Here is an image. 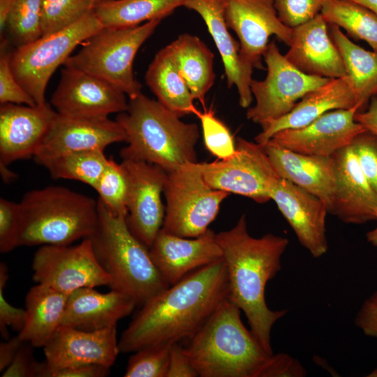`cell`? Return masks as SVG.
<instances>
[{
    "label": "cell",
    "instance_id": "cell-34",
    "mask_svg": "<svg viewBox=\"0 0 377 377\" xmlns=\"http://www.w3.org/2000/svg\"><path fill=\"white\" fill-rule=\"evenodd\" d=\"M108 161L103 150H84L58 156L42 165L54 179L76 180L94 188Z\"/></svg>",
    "mask_w": 377,
    "mask_h": 377
},
{
    "label": "cell",
    "instance_id": "cell-7",
    "mask_svg": "<svg viewBox=\"0 0 377 377\" xmlns=\"http://www.w3.org/2000/svg\"><path fill=\"white\" fill-rule=\"evenodd\" d=\"M161 20L131 27H103L84 40L80 50L71 55L64 66L94 75L121 91L129 99L134 98L142 93V85L133 74L135 57Z\"/></svg>",
    "mask_w": 377,
    "mask_h": 377
},
{
    "label": "cell",
    "instance_id": "cell-17",
    "mask_svg": "<svg viewBox=\"0 0 377 377\" xmlns=\"http://www.w3.org/2000/svg\"><path fill=\"white\" fill-rule=\"evenodd\" d=\"M125 131L117 120L107 118H82L57 112L37 152L40 165L69 152L103 150L109 145L126 142Z\"/></svg>",
    "mask_w": 377,
    "mask_h": 377
},
{
    "label": "cell",
    "instance_id": "cell-55",
    "mask_svg": "<svg viewBox=\"0 0 377 377\" xmlns=\"http://www.w3.org/2000/svg\"><path fill=\"white\" fill-rule=\"evenodd\" d=\"M369 376L377 377V369L371 372Z\"/></svg>",
    "mask_w": 377,
    "mask_h": 377
},
{
    "label": "cell",
    "instance_id": "cell-42",
    "mask_svg": "<svg viewBox=\"0 0 377 377\" xmlns=\"http://www.w3.org/2000/svg\"><path fill=\"white\" fill-rule=\"evenodd\" d=\"M350 145L363 174L377 193V135L366 130Z\"/></svg>",
    "mask_w": 377,
    "mask_h": 377
},
{
    "label": "cell",
    "instance_id": "cell-12",
    "mask_svg": "<svg viewBox=\"0 0 377 377\" xmlns=\"http://www.w3.org/2000/svg\"><path fill=\"white\" fill-rule=\"evenodd\" d=\"M31 267L35 282L67 295L82 288L110 283L89 238L75 246H41L34 254Z\"/></svg>",
    "mask_w": 377,
    "mask_h": 377
},
{
    "label": "cell",
    "instance_id": "cell-32",
    "mask_svg": "<svg viewBox=\"0 0 377 377\" xmlns=\"http://www.w3.org/2000/svg\"><path fill=\"white\" fill-rule=\"evenodd\" d=\"M186 0H97L94 11L103 27L123 28L165 17Z\"/></svg>",
    "mask_w": 377,
    "mask_h": 377
},
{
    "label": "cell",
    "instance_id": "cell-43",
    "mask_svg": "<svg viewBox=\"0 0 377 377\" xmlns=\"http://www.w3.org/2000/svg\"><path fill=\"white\" fill-rule=\"evenodd\" d=\"M20 227V204L0 199V251L8 253L18 246Z\"/></svg>",
    "mask_w": 377,
    "mask_h": 377
},
{
    "label": "cell",
    "instance_id": "cell-5",
    "mask_svg": "<svg viewBox=\"0 0 377 377\" xmlns=\"http://www.w3.org/2000/svg\"><path fill=\"white\" fill-rule=\"evenodd\" d=\"M98 219L89 238L96 258L110 278L111 290L142 305L170 286L149 249L130 231L126 216L112 214L98 198Z\"/></svg>",
    "mask_w": 377,
    "mask_h": 377
},
{
    "label": "cell",
    "instance_id": "cell-11",
    "mask_svg": "<svg viewBox=\"0 0 377 377\" xmlns=\"http://www.w3.org/2000/svg\"><path fill=\"white\" fill-rule=\"evenodd\" d=\"M202 163L204 179L212 188L258 203L271 200L272 190L281 178L264 145L242 138H237L235 152L230 157Z\"/></svg>",
    "mask_w": 377,
    "mask_h": 377
},
{
    "label": "cell",
    "instance_id": "cell-25",
    "mask_svg": "<svg viewBox=\"0 0 377 377\" xmlns=\"http://www.w3.org/2000/svg\"><path fill=\"white\" fill-rule=\"evenodd\" d=\"M137 306L129 296L111 290L107 293L94 288H82L67 299L61 325L84 331H97L117 326Z\"/></svg>",
    "mask_w": 377,
    "mask_h": 377
},
{
    "label": "cell",
    "instance_id": "cell-3",
    "mask_svg": "<svg viewBox=\"0 0 377 377\" xmlns=\"http://www.w3.org/2000/svg\"><path fill=\"white\" fill-rule=\"evenodd\" d=\"M180 118L142 93L129 99L127 110L116 118L126 136L127 145L119 151L122 160L154 164L167 173L198 162V126Z\"/></svg>",
    "mask_w": 377,
    "mask_h": 377
},
{
    "label": "cell",
    "instance_id": "cell-52",
    "mask_svg": "<svg viewBox=\"0 0 377 377\" xmlns=\"http://www.w3.org/2000/svg\"><path fill=\"white\" fill-rule=\"evenodd\" d=\"M15 0H0V33L1 36L6 28V19Z\"/></svg>",
    "mask_w": 377,
    "mask_h": 377
},
{
    "label": "cell",
    "instance_id": "cell-20",
    "mask_svg": "<svg viewBox=\"0 0 377 377\" xmlns=\"http://www.w3.org/2000/svg\"><path fill=\"white\" fill-rule=\"evenodd\" d=\"M57 113L51 105L13 103L0 107V166L34 156Z\"/></svg>",
    "mask_w": 377,
    "mask_h": 377
},
{
    "label": "cell",
    "instance_id": "cell-50",
    "mask_svg": "<svg viewBox=\"0 0 377 377\" xmlns=\"http://www.w3.org/2000/svg\"><path fill=\"white\" fill-rule=\"evenodd\" d=\"M355 119L367 131L377 135V96L371 98L364 110L356 112Z\"/></svg>",
    "mask_w": 377,
    "mask_h": 377
},
{
    "label": "cell",
    "instance_id": "cell-44",
    "mask_svg": "<svg viewBox=\"0 0 377 377\" xmlns=\"http://www.w3.org/2000/svg\"><path fill=\"white\" fill-rule=\"evenodd\" d=\"M8 269L0 263V332L4 339L9 338L8 327L18 332L23 329L26 320V310L15 307L5 298L4 289L8 281Z\"/></svg>",
    "mask_w": 377,
    "mask_h": 377
},
{
    "label": "cell",
    "instance_id": "cell-21",
    "mask_svg": "<svg viewBox=\"0 0 377 377\" xmlns=\"http://www.w3.org/2000/svg\"><path fill=\"white\" fill-rule=\"evenodd\" d=\"M334 188L329 213L346 223L376 220L377 193L363 174L351 145L332 155Z\"/></svg>",
    "mask_w": 377,
    "mask_h": 377
},
{
    "label": "cell",
    "instance_id": "cell-31",
    "mask_svg": "<svg viewBox=\"0 0 377 377\" xmlns=\"http://www.w3.org/2000/svg\"><path fill=\"white\" fill-rule=\"evenodd\" d=\"M330 28L331 37L343 59L359 112L363 111L371 98L377 96V52L357 45L337 26L331 25Z\"/></svg>",
    "mask_w": 377,
    "mask_h": 377
},
{
    "label": "cell",
    "instance_id": "cell-28",
    "mask_svg": "<svg viewBox=\"0 0 377 377\" xmlns=\"http://www.w3.org/2000/svg\"><path fill=\"white\" fill-rule=\"evenodd\" d=\"M68 295L38 283L31 287L25 297L26 320L18 337L34 347L43 348L61 324Z\"/></svg>",
    "mask_w": 377,
    "mask_h": 377
},
{
    "label": "cell",
    "instance_id": "cell-45",
    "mask_svg": "<svg viewBox=\"0 0 377 377\" xmlns=\"http://www.w3.org/2000/svg\"><path fill=\"white\" fill-rule=\"evenodd\" d=\"M306 371L302 364L286 353L272 354L260 377H303Z\"/></svg>",
    "mask_w": 377,
    "mask_h": 377
},
{
    "label": "cell",
    "instance_id": "cell-49",
    "mask_svg": "<svg viewBox=\"0 0 377 377\" xmlns=\"http://www.w3.org/2000/svg\"><path fill=\"white\" fill-rule=\"evenodd\" d=\"M110 369L101 364H82L54 370L47 377H105L109 374Z\"/></svg>",
    "mask_w": 377,
    "mask_h": 377
},
{
    "label": "cell",
    "instance_id": "cell-38",
    "mask_svg": "<svg viewBox=\"0 0 377 377\" xmlns=\"http://www.w3.org/2000/svg\"><path fill=\"white\" fill-rule=\"evenodd\" d=\"M170 343H159L141 348L128 362L125 377H166Z\"/></svg>",
    "mask_w": 377,
    "mask_h": 377
},
{
    "label": "cell",
    "instance_id": "cell-16",
    "mask_svg": "<svg viewBox=\"0 0 377 377\" xmlns=\"http://www.w3.org/2000/svg\"><path fill=\"white\" fill-rule=\"evenodd\" d=\"M51 103L61 114L107 118L128 108L126 95L110 83L84 71L64 67Z\"/></svg>",
    "mask_w": 377,
    "mask_h": 377
},
{
    "label": "cell",
    "instance_id": "cell-54",
    "mask_svg": "<svg viewBox=\"0 0 377 377\" xmlns=\"http://www.w3.org/2000/svg\"><path fill=\"white\" fill-rule=\"evenodd\" d=\"M377 220V214H376ZM367 239L373 246L377 247V226L367 233Z\"/></svg>",
    "mask_w": 377,
    "mask_h": 377
},
{
    "label": "cell",
    "instance_id": "cell-30",
    "mask_svg": "<svg viewBox=\"0 0 377 377\" xmlns=\"http://www.w3.org/2000/svg\"><path fill=\"white\" fill-rule=\"evenodd\" d=\"M169 45L194 99L204 104L216 77L213 52L198 37L189 34L179 35Z\"/></svg>",
    "mask_w": 377,
    "mask_h": 377
},
{
    "label": "cell",
    "instance_id": "cell-8",
    "mask_svg": "<svg viewBox=\"0 0 377 377\" xmlns=\"http://www.w3.org/2000/svg\"><path fill=\"white\" fill-rule=\"evenodd\" d=\"M103 26L94 9L73 24L17 47L10 63L17 80L36 105L45 103L50 77L71 52Z\"/></svg>",
    "mask_w": 377,
    "mask_h": 377
},
{
    "label": "cell",
    "instance_id": "cell-10",
    "mask_svg": "<svg viewBox=\"0 0 377 377\" xmlns=\"http://www.w3.org/2000/svg\"><path fill=\"white\" fill-rule=\"evenodd\" d=\"M263 60L267 75L263 80H252L251 90L256 103L246 113L248 119L261 126L288 114L306 94L330 80L298 70L274 40L269 43Z\"/></svg>",
    "mask_w": 377,
    "mask_h": 377
},
{
    "label": "cell",
    "instance_id": "cell-14",
    "mask_svg": "<svg viewBox=\"0 0 377 377\" xmlns=\"http://www.w3.org/2000/svg\"><path fill=\"white\" fill-rule=\"evenodd\" d=\"M222 1L226 24L238 37L241 56L253 68L264 69L262 59L271 36L290 45L293 29L279 18L274 0Z\"/></svg>",
    "mask_w": 377,
    "mask_h": 377
},
{
    "label": "cell",
    "instance_id": "cell-36",
    "mask_svg": "<svg viewBox=\"0 0 377 377\" xmlns=\"http://www.w3.org/2000/svg\"><path fill=\"white\" fill-rule=\"evenodd\" d=\"M94 189L98 199L114 215L127 216L128 179L121 163L108 158Z\"/></svg>",
    "mask_w": 377,
    "mask_h": 377
},
{
    "label": "cell",
    "instance_id": "cell-22",
    "mask_svg": "<svg viewBox=\"0 0 377 377\" xmlns=\"http://www.w3.org/2000/svg\"><path fill=\"white\" fill-rule=\"evenodd\" d=\"M149 249L153 262L170 286L192 272L223 259L216 233L209 228L193 238L161 229Z\"/></svg>",
    "mask_w": 377,
    "mask_h": 377
},
{
    "label": "cell",
    "instance_id": "cell-53",
    "mask_svg": "<svg viewBox=\"0 0 377 377\" xmlns=\"http://www.w3.org/2000/svg\"><path fill=\"white\" fill-rule=\"evenodd\" d=\"M357 3L374 12L377 15V0H350Z\"/></svg>",
    "mask_w": 377,
    "mask_h": 377
},
{
    "label": "cell",
    "instance_id": "cell-33",
    "mask_svg": "<svg viewBox=\"0 0 377 377\" xmlns=\"http://www.w3.org/2000/svg\"><path fill=\"white\" fill-rule=\"evenodd\" d=\"M320 14L328 24L346 30L377 52V15L371 10L350 0H325Z\"/></svg>",
    "mask_w": 377,
    "mask_h": 377
},
{
    "label": "cell",
    "instance_id": "cell-26",
    "mask_svg": "<svg viewBox=\"0 0 377 377\" xmlns=\"http://www.w3.org/2000/svg\"><path fill=\"white\" fill-rule=\"evenodd\" d=\"M354 107L359 109L347 76L330 79L325 84L306 94L288 114L262 126V131L255 140L264 145L279 131L299 128L327 112Z\"/></svg>",
    "mask_w": 377,
    "mask_h": 377
},
{
    "label": "cell",
    "instance_id": "cell-29",
    "mask_svg": "<svg viewBox=\"0 0 377 377\" xmlns=\"http://www.w3.org/2000/svg\"><path fill=\"white\" fill-rule=\"evenodd\" d=\"M145 82L157 101L179 117L199 112L169 45L154 56L147 70Z\"/></svg>",
    "mask_w": 377,
    "mask_h": 377
},
{
    "label": "cell",
    "instance_id": "cell-24",
    "mask_svg": "<svg viewBox=\"0 0 377 377\" xmlns=\"http://www.w3.org/2000/svg\"><path fill=\"white\" fill-rule=\"evenodd\" d=\"M184 7L202 18L222 59L228 87L235 86L240 106L249 108L253 98L251 90L253 67L242 59L239 43L228 31L223 1L186 0Z\"/></svg>",
    "mask_w": 377,
    "mask_h": 377
},
{
    "label": "cell",
    "instance_id": "cell-9",
    "mask_svg": "<svg viewBox=\"0 0 377 377\" xmlns=\"http://www.w3.org/2000/svg\"><path fill=\"white\" fill-rule=\"evenodd\" d=\"M163 193L166 207L161 229L189 238L207 231L230 194L208 185L199 162L185 163L168 173Z\"/></svg>",
    "mask_w": 377,
    "mask_h": 377
},
{
    "label": "cell",
    "instance_id": "cell-27",
    "mask_svg": "<svg viewBox=\"0 0 377 377\" xmlns=\"http://www.w3.org/2000/svg\"><path fill=\"white\" fill-rule=\"evenodd\" d=\"M264 147L279 177L319 198L325 202L329 212L334 188L332 156L302 154L270 142Z\"/></svg>",
    "mask_w": 377,
    "mask_h": 377
},
{
    "label": "cell",
    "instance_id": "cell-15",
    "mask_svg": "<svg viewBox=\"0 0 377 377\" xmlns=\"http://www.w3.org/2000/svg\"><path fill=\"white\" fill-rule=\"evenodd\" d=\"M116 326L97 331H84L60 325L44 346L45 361L38 362L36 376L82 364L111 367L119 353Z\"/></svg>",
    "mask_w": 377,
    "mask_h": 377
},
{
    "label": "cell",
    "instance_id": "cell-37",
    "mask_svg": "<svg viewBox=\"0 0 377 377\" xmlns=\"http://www.w3.org/2000/svg\"><path fill=\"white\" fill-rule=\"evenodd\" d=\"M97 0H42V36L65 29L91 11Z\"/></svg>",
    "mask_w": 377,
    "mask_h": 377
},
{
    "label": "cell",
    "instance_id": "cell-1",
    "mask_svg": "<svg viewBox=\"0 0 377 377\" xmlns=\"http://www.w3.org/2000/svg\"><path fill=\"white\" fill-rule=\"evenodd\" d=\"M228 296L223 259L192 272L142 305L118 341L119 353L189 339Z\"/></svg>",
    "mask_w": 377,
    "mask_h": 377
},
{
    "label": "cell",
    "instance_id": "cell-19",
    "mask_svg": "<svg viewBox=\"0 0 377 377\" xmlns=\"http://www.w3.org/2000/svg\"><path fill=\"white\" fill-rule=\"evenodd\" d=\"M271 200L276 203L300 244L313 258L325 255L328 249L325 229L328 209L325 202L283 178L274 186Z\"/></svg>",
    "mask_w": 377,
    "mask_h": 377
},
{
    "label": "cell",
    "instance_id": "cell-41",
    "mask_svg": "<svg viewBox=\"0 0 377 377\" xmlns=\"http://www.w3.org/2000/svg\"><path fill=\"white\" fill-rule=\"evenodd\" d=\"M325 0H274L280 20L293 29L320 13Z\"/></svg>",
    "mask_w": 377,
    "mask_h": 377
},
{
    "label": "cell",
    "instance_id": "cell-39",
    "mask_svg": "<svg viewBox=\"0 0 377 377\" xmlns=\"http://www.w3.org/2000/svg\"><path fill=\"white\" fill-rule=\"evenodd\" d=\"M201 122L204 142L207 149L218 159L232 156L236 149L233 137L226 125L210 110L197 114Z\"/></svg>",
    "mask_w": 377,
    "mask_h": 377
},
{
    "label": "cell",
    "instance_id": "cell-51",
    "mask_svg": "<svg viewBox=\"0 0 377 377\" xmlns=\"http://www.w3.org/2000/svg\"><path fill=\"white\" fill-rule=\"evenodd\" d=\"M24 343L18 335L0 344V371L2 373L13 362L20 348Z\"/></svg>",
    "mask_w": 377,
    "mask_h": 377
},
{
    "label": "cell",
    "instance_id": "cell-40",
    "mask_svg": "<svg viewBox=\"0 0 377 377\" xmlns=\"http://www.w3.org/2000/svg\"><path fill=\"white\" fill-rule=\"evenodd\" d=\"M7 46L8 41L3 38L0 54V103L35 106L34 100L21 86L13 73L10 63L11 53L7 50Z\"/></svg>",
    "mask_w": 377,
    "mask_h": 377
},
{
    "label": "cell",
    "instance_id": "cell-6",
    "mask_svg": "<svg viewBox=\"0 0 377 377\" xmlns=\"http://www.w3.org/2000/svg\"><path fill=\"white\" fill-rule=\"evenodd\" d=\"M19 204L18 246L71 245L89 237L98 222V200L62 186L30 191Z\"/></svg>",
    "mask_w": 377,
    "mask_h": 377
},
{
    "label": "cell",
    "instance_id": "cell-4",
    "mask_svg": "<svg viewBox=\"0 0 377 377\" xmlns=\"http://www.w3.org/2000/svg\"><path fill=\"white\" fill-rule=\"evenodd\" d=\"M241 312L226 298L187 340L185 353L200 377H260L272 354L244 326Z\"/></svg>",
    "mask_w": 377,
    "mask_h": 377
},
{
    "label": "cell",
    "instance_id": "cell-23",
    "mask_svg": "<svg viewBox=\"0 0 377 377\" xmlns=\"http://www.w3.org/2000/svg\"><path fill=\"white\" fill-rule=\"evenodd\" d=\"M327 23L319 13L293 28L289 49L285 56L302 73L328 79L347 76L343 59L329 36Z\"/></svg>",
    "mask_w": 377,
    "mask_h": 377
},
{
    "label": "cell",
    "instance_id": "cell-2",
    "mask_svg": "<svg viewBox=\"0 0 377 377\" xmlns=\"http://www.w3.org/2000/svg\"><path fill=\"white\" fill-rule=\"evenodd\" d=\"M216 238L227 270L228 298L244 313L250 330L265 351L273 354L272 327L288 311L270 309L265 291L267 282L281 268V256L288 239L272 233L252 237L245 214L232 228L216 233Z\"/></svg>",
    "mask_w": 377,
    "mask_h": 377
},
{
    "label": "cell",
    "instance_id": "cell-18",
    "mask_svg": "<svg viewBox=\"0 0 377 377\" xmlns=\"http://www.w3.org/2000/svg\"><path fill=\"white\" fill-rule=\"evenodd\" d=\"M357 107L327 112L299 128L275 133L268 141L302 154L331 156L366 129L355 119Z\"/></svg>",
    "mask_w": 377,
    "mask_h": 377
},
{
    "label": "cell",
    "instance_id": "cell-13",
    "mask_svg": "<svg viewBox=\"0 0 377 377\" xmlns=\"http://www.w3.org/2000/svg\"><path fill=\"white\" fill-rule=\"evenodd\" d=\"M128 179L126 223L132 234L149 249L163 226L161 195L168 173L158 165L122 160Z\"/></svg>",
    "mask_w": 377,
    "mask_h": 377
},
{
    "label": "cell",
    "instance_id": "cell-46",
    "mask_svg": "<svg viewBox=\"0 0 377 377\" xmlns=\"http://www.w3.org/2000/svg\"><path fill=\"white\" fill-rule=\"evenodd\" d=\"M32 346L24 342L12 363L2 372L3 377H36L37 362L33 355Z\"/></svg>",
    "mask_w": 377,
    "mask_h": 377
},
{
    "label": "cell",
    "instance_id": "cell-35",
    "mask_svg": "<svg viewBox=\"0 0 377 377\" xmlns=\"http://www.w3.org/2000/svg\"><path fill=\"white\" fill-rule=\"evenodd\" d=\"M42 0H15L8 13L5 31L17 47L42 36Z\"/></svg>",
    "mask_w": 377,
    "mask_h": 377
},
{
    "label": "cell",
    "instance_id": "cell-47",
    "mask_svg": "<svg viewBox=\"0 0 377 377\" xmlns=\"http://www.w3.org/2000/svg\"><path fill=\"white\" fill-rule=\"evenodd\" d=\"M199 374L179 342L170 345L166 377H197Z\"/></svg>",
    "mask_w": 377,
    "mask_h": 377
},
{
    "label": "cell",
    "instance_id": "cell-48",
    "mask_svg": "<svg viewBox=\"0 0 377 377\" xmlns=\"http://www.w3.org/2000/svg\"><path fill=\"white\" fill-rule=\"evenodd\" d=\"M355 324L365 335L377 339V291L362 304Z\"/></svg>",
    "mask_w": 377,
    "mask_h": 377
}]
</instances>
